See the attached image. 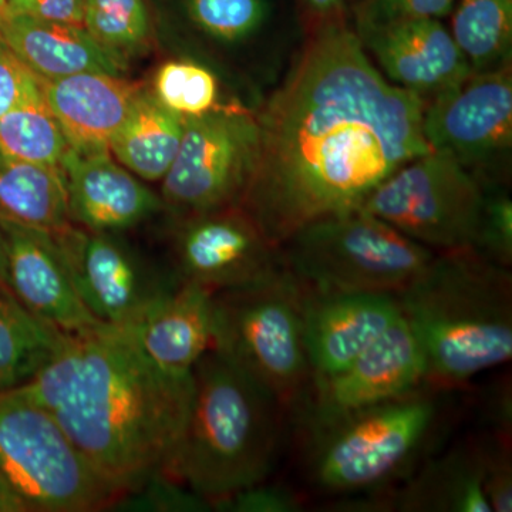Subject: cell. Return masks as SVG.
Returning <instances> with one entry per match:
<instances>
[{
  "instance_id": "6da1fadb",
  "label": "cell",
  "mask_w": 512,
  "mask_h": 512,
  "mask_svg": "<svg viewBox=\"0 0 512 512\" xmlns=\"http://www.w3.org/2000/svg\"><path fill=\"white\" fill-rule=\"evenodd\" d=\"M424 104L379 72L355 29L330 20L258 114V163L239 205L278 248L309 222L362 207L431 151Z\"/></svg>"
},
{
  "instance_id": "7a4b0ae2",
  "label": "cell",
  "mask_w": 512,
  "mask_h": 512,
  "mask_svg": "<svg viewBox=\"0 0 512 512\" xmlns=\"http://www.w3.org/2000/svg\"><path fill=\"white\" fill-rule=\"evenodd\" d=\"M15 390L52 413L121 498L164 473L190 413L192 375L158 369L127 326L99 325L67 335Z\"/></svg>"
},
{
  "instance_id": "3957f363",
  "label": "cell",
  "mask_w": 512,
  "mask_h": 512,
  "mask_svg": "<svg viewBox=\"0 0 512 512\" xmlns=\"http://www.w3.org/2000/svg\"><path fill=\"white\" fill-rule=\"evenodd\" d=\"M511 268L473 248L434 252L396 295L419 340L427 384L460 387L512 357Z\"/></svg>"
},
{
  "instance_id": "277c9868",
  "label": "cell",
  "mask_w": 512,
  "mask_h": 512,
  "mask_svg": "<svg viewBox=\"0 0 512 512\" xmlns=\"http://www.w3.org/2000/svg\"><path fill=\"white\" fill-rule=\"evenodd\" d=\"M281 410L251 377L208 350L192 370L190 413L164 476L210 505L268 480L278 454Z\"/></svg>"
},
{
  "instance_id": "5b68a950",
  "label": "cell",
  "mask_w": 512,
  "mask_h": 512,
  "mask_svg": "<svg viewBox=\"0 0 512 512\" xmlns=\"http://www.w3.org/2000/svg\"><path fill=\"white\" fill-rule=\"evenodd\" d=\"M430 384L308 433L309 471L323 493L352 497L387 490L416 467L439 427Z\"/></svg>"
},
{
  "instance_id": "8992f818",
  "label": "cell",
  "mask_w": 512,
  "mask_h": 512,
  "mask_svg": "<svg viewBox=\"0 0 512 512\" xmlns=\"http://www.w3.org/2000/svg\"><path fill=\"white\" fill-rule=\"evenodd\" d=\"M281 254L303 291L396 296L434 252L356 208L303 225L281 245Z\"/></svg>"
},
{
  "instance_id": "52a82bcc",
  "label": "cell",
  "mask_w": 512,
  "mask_h": 512,
  "mask_svg": "<svg viewBox=\"0 0 512 512\" xmlns=\"http://www.w3.org/2000/svg\"><path fill=\"white\" fill-rule=\"evenodd\" d=\"M212 350L293 410L311 367L302 330V289L284 268L264 281L212 295Z\"/></svg>"
},
{
  "instance_id": "ba28073f",
  "label": "cell",
  "mask_w": 512,
  "mask_h": 512,
  "mask_svg": "<svg viewBox=\"0 0 512 512\" xmlns=\"http://www.w3.org/2000/svg\"><path fill=\"white\" fill-rule=\"evenodd\" d=\"M0 493L20 512L111 510L120 498L52 413L18 390L0 393Z\"/></svg>"
},
{
  "instance_id": "9c48e42d",
  "label": "cell",
  "mask_w": 512,
  "mask_h": 512,
  "mask_svg": "<svg viewBox=\"0 0 512 512\" xmlns=\"http://www.w3.org/2000/svg\"><path fill=\"white\" fill-rule=\"evenodd\" d=\"M485 202V185L456 158L429 151L407 161L363 202L433 252L474 248Z\"/></svg>"
},
{
  "instance_id": "30bf717a",
  "label": "cell",
  "mask_w": 512,
  "mask_h": 512,
  "mask_svg": "<svg viewBox=\"0 0 512 512\" xmlns=\"http://www.w3.org/2000/svg\"><path fill=\"white\" fill-rule=\"evenodd\" d=\"M258 154V116L244 106L184 117L177 157L163 178L165 208L180 220L241 204Z\"/></svg>"
},
{
  "instance_id": "8fae6325",
  "label": "cell",
  "mask_w": 512,
  "mask_h": 512,
  "mask_svg": "<svg viewBox=\"0 0 512 512\" xmlns=\"http://www.w3.org/2000/svg\"><path fill=\"white\" fill-rule=\"evenodd\" d=\"M423 134L431 150L456 158L484 185L503 184L512 148L511 66L471 73L426 100Z\"/></svg>"
},
{
  "instance_id": "7c38bea8",
  "label": "cell",
  "mask_w": 512,
  "mask_h": 512,
  "mask_svg": "<svg viewBox=\"0 0 512 512\" xmlns=\"http://www.w3.org/2000/svg\"><path fill=\"white\" fill-rule=\"evenodd\" d=\"M427 384L419 340L403 316L348 366L311 377L296 404L301 426L311 433L367 407L389 402Z\"/></svg>"
},
{
  "instance_id": "4fadbf2b",
  "label": "cell",
  "mask_w": 512,
  "mask_h": 512,
  "mask_svg": "<svg viewBox=\"0 0 512 512\" xmlns=\"http://www.w3.org/2000/svg\"><path fill=\"white\" fill-rule=\"evenodd\" d=\"M55 237L74 288L103 325L131 326L180 281L161 278L117 232L70 225Z\"/></svg>"
},
{
  "instance_id": "5bb4252c",
  "label": "cell",
  "mask_w": 512,
  "mask_h": 512,
  "mask_svg": "<svg viewBox=\"0 0 512 512\" xmlns=\"http://www.w3.org/2000/svg\"><path fill=\"white\" fill-rule=\"evenodd\" d=\"M178 222L174 251L180 282L215 293L264 281L284 268L281 248L241 205Z\"/></svg>"
},
{
  "instance_id": "9a60e30c",
  "label": "cell",
  "mask_w": 512,
  "mask_h": 512,
  "mask_svg": "<svg viewBox=\"0 0 512 512\" xmlns=\"http://www.w3.org/2000/svg\"><path fill=\"white\" fill-rule=\"evenodd\" d=\"M0 232L6 288L26 311L64 335L103 325L80 299L52 234L6 221H0Z\"/></svg>"
},
{
  "instance_id": "2e32d148",
  "label": "cell",
  "mask_w": 512,
  "mask_h": 512,
  "mask_svg": "<svg viewBox=\"0 0 512 512\" xmlns=\"http://www.w3.org/2000/svg\"><path fill=\"white\" fill-rule=\"evenodd\" d=\"M355 32L379 72L424 101L473 73L440 19L402 20Z\"/></svg>"
},
{
  "instance_id": "e0dca14e",
  "label": "cell",
  "mask_w": 512,
  "mask_h": 512,
  "mask_svg": "<svg viewBox=\"0 0 512 512\" xmlns=\"http://www.w3.org/2000/svg\"><path fill=\"white\" fill-rule=\"evenodd\" d=\"M302 289V288H301ZM402 316L396 296L302 289V330L311 377L338 372Z\"/></svg>"
},
{
  "instance_id": "ac0fdd59",
  "label": "cell",
  "mask_w": 512,
  "mask_h": 512,
  "mask_svg": "<svg viewBox=\"0 0 512 512\" xmlns=\"http://www.w3.org/2000/svg\"><path fill=\"white\" fill-rule=\"evenodd\" d=\"M73 224L96 232L126 231L153 217L164 207L147 185L110 153L69 151L63 164Z\"/></svg>"
},
{
  "instance_id": "d6986e66",
  "label": "cell",
  "mask_w": 512,
  "mask_h": 512,
  "mask_svg": "<svg viewBox=\"0 0 512 512\" xmlns=\"http://www.w3.org/2000/svg\"><path fill=\"white\" fill-rule=\"evenodd\" d=\"M40 86L67 143L79 154L110 153L111 138L141 92L137 84L104 73L40 79Z\"/></svg>"
},
{
  "instance_id": "ffe728a7",
  "label": "cell",
  "mask_w": 512,
  "mask_h": 512,
  "mask_svg": "<svg viewBox=\"0 0 512 512\" xmlns=\"http://www.w3.org/2000/svg\"><path fill=\"white\" fill-rule=\"evenodd\" d=\"M212 295L202 286L180 282L127 326L148 359L167 375L190 377L212 349Z\"/></svg>"
},
{
  "instance_id": "44dd1931",
  "label": "cell",
  "mask_w": 512,
  "mask_h": 512,
  "mask_svg": "<svg viewBox=\"0 0 512 512\" xmlns=\"http://www.w3.org/2000/svg\"><path fill=\"white\" fill-rule=\"evenodd\" d=\"M0 37L40 79L80 73L121 76L124 72V60L107 52L80 25L0 10Z\"/></svg>"
},
{
  "instance_id": "7402d4cb",
  "label": "cell",
  "mask_w": 512,
  "mask_h": 512,
  "mask_svg": "<svg viewBox=\"0 0 512 512\" xmlns=\"http://www.w3.org/2000/svg\"><path fill=\"white\" fill-rule=\"evenodd\" d=\"M389 505L402 512H493L480 444H460L427 460L389 495Z\"/></svg>"
},
{
  "instance_id": "603a6c76",
  "label": "cell",
  "mask_w": 512,
  "mask_h": 512,
  "mask_svg": "<svg viewBox=\"0 0 512 512\" xmlns=\"http://www.w3.org/2000/svg\"><path fill=\"white\" fill-rule=\"evenodd\" d=\"M0 221L49 234L70 227L63 168L0 154Z\"/></svg>"
},
{
  "instance_id": "cb8c5ba5",
  "label": "cell",
  "mask_w": 512,
  "mask_h": 512,
  "mask_svg": "<svg viewBox=\"0 0 512 512\" xmlns=\"http://www.w3.org/2000/svg\"><path fill=\"white\" fill-rule=\"evenodd\" d=\"M184 117L163 106L153 93L138 94L110 141L114 157L140 180L160 181L177 157Z\"/></svg>"
},
{
  "instance_id": "d4e9b609",
  "label": "cell",
  "mask_w": 512,
  "mask_h": 512,
  "mask_svg": "<svg viewBox=\"0 0 512 512\" xmlns=\"http://www.w3.org/2000/svg\"><path fill=\"white\" fill-rule=\"evenodd\" d=\"M67 335L26 311L0 291V393L30 382L62 348Z\"/></svg>"
},
{
  "instance_id": "484cf974",
  "label": "cell",
  "mask_w": 512,
  "mask_h": 512,
  "mask_svg": "<svg viewBox=\"0 0 512 512\" xmlns=\"http://www.w3.org/2000/svg\"><path fill=\"white\" fill-rule=\"evenodd\" d=\"M451 36L473 73L511 66L512 0H460Z\"/></svg>"
},
{
  "instance_id": "4316f807",
  "label": "cell",
  "mask_w": 512,
  "mask_h": 512,
  "mask_svg": "<svg viewBox=\"0 0 512 512\" xmlns=\"http://www.w3.org/2000/svg\"><path fill=\"white\" fill-rule=\"evenodd\" d=\"M70 148L42 86L0 117V154L26 163L62 168Z\"/></svg>"
},
{
  "instance_id": "83f0119b",
  "label": "cell",
  "mask_w": 512,
  "mask_h": 512,
  "mask_svg": "<svg viewBox=\"0 0 512 512\" xmlns=\"http://www.w3.org/2000/svg\"><path fill=\"white\" fill-rule=\"evenodd\" d=\"M83 28L111 55L126 59L140 52L150 36L144 0H86Z\"/></svg>"
},
{
  "instance_id": "f1b7e54d",
  "label": "cell",
  "mask_w": 512,
  "mask_h": 512,
  "mask_svg": "<svg viewBox=\"0 0 512 512\" xmlns=\"http://www.w3.org/2000/svg\"><path fill=\"white\" fill-rule=\"evenodd\" d=\"M154 96L163 106L183 117H198L220 109V83L204 64L171 60L158 69Z\"/></svg>"
},
{
  "instance_id": "f546056e",
  "label": "cell",
  "mask_w": 512,
  "mask_h": 512,
  "mask_svg": "<svg viewBox=\"0 0 512 512\" xmlns=\"http://www.w3.org/2000/svg\"><path fill=\"white\" fill-rule=\"evenodd\" d=\"M192 22L205 35L222 43L254 36L269 15L268 0H187Z\"/></svg>"
},
{
  "instance_id": "4dcf8cb0",
  "label": "cell",
  "mask_w": 512,
  "mask_h": 512,
  "mask_svg": "<svg viewBox=\"0 0 512 512\" xmlns=\"http://www.w3.org/2000/svg\"><path fill=\"white\" fill-rule=\"evenodd\" d=\"M473 249L485 258L511 268L512 201L504 184L485 185L483 218Z\"/></svg>"
},
{
  "instance_id": "1f68e13d",
  "label": "cell",
  "mask_w": 512,
  "mask_h": 512,
  "mask_svg": "<svg viewBox=\"0 0 512 512\" xmlns=\"http://www.w3.org/2000/svg\"><path fill=\"white\" fill-rule=\"evenodd\" d=\"M113 507L114 510L126 511H212L205 498L164 474L151 478L137 491L123 495Z\"/></svg>"
},
{
  "instance_id": "d6a6232c",
  "label": "cell",
  "mask_w": 512,
  "mask_h": 512,
  "mask_svg": "<svg viewBox=\"0 0 512 512\" xmlns=\"http://www.w3.org/2000/svg\"><path fill=\"white\" fill-rule=\"evenodd\" d=\"M457 0H362L356 9V29L413 19H443Z\"/></svg>"
},
{
  "instance_id": "836d02e7",
  "label": "cell",
  "mask_w": 512,
  "mask_h": 512,
  "mask_svg": "<svg viewBox=\"0 0 512 512\" xmlns=\"http://www.w3.org/2000/svg\"><path fill=\"white\" fill-rule=\"evenodd\" d=\"M484 464V490L493 512L512 511L511 437L495 434L480 441Z\"/></svg>"
},
{
  "instance_id": "e575fe53",
  "label": "cell",
  "mask_w": 512,
  "mask_h": 512,
  "mask_svg": "<svg viewBox=\"0 0 512 512\" xmlns=\"http://www.w3.org/2000/svg\"><path fill=\"white\" fill-rule=\"evenodd\" d=\"M211 508L227 512H298L303 505L291 488L262 481L215 501Z\"/></svg>"
},
{
  "instance_id": "d590c367",
  "label": "cell",
  "mask_w": 512,
  "mask_h": 512,
  "mask_svg": "<svg viewBox=\"0 0 512 512\" xmlns=\"http://www.w3.org/2000/svg\"><path fill=\"white\" fill-rule=\"evenodd\" d=\"M40 87V79L0 37V117Z\"/></svg>"
},
{
  "instance_id": "8d00e7d4",
  "label": "cell",
  "mask_w": 512,
  "mask_h": 512,
  "mask_svg": "<svg viewBox=\"0 0 512 512\" xmlns=\"http://www.w3.org/2000/svg\"><path fill=\"white\" fill-rule=\"evenodd\" d=\"M86 0H6L3 12L83 26Z\"/></svg>"
},
{
  "instance_id": "74e56055",
  "label": "cell",
  "mask_w": 512,
  "mask_h": 512,
  "mask_svg": "<svg viewBox=\"0 0 512 512\" xmlns=\"http://www.w3.org/2000/svg\"><path fill=\"white\" fill-rule=\"evenodd\" d=\"M348 2L349 0H306L309 8L322 16H335Z\"/></svg>"
},
{
  "instance_id": "f35d334b",
  "label": "cell",
  "mask_w": 512,
  "mask_h": 512,
  "mask_svg": "<svg viewBox=\"0 0 512 512\" xmlns=\"http://www.w3.org/2000/svg\"><path fill=\"white\" fill-rule=\"evenodd\" d=\"M6 288V258L5 247H3L2 232H0V291Z\"/></svg>"
},
{
  "instance_id": "ab89813d",
  "label": "cell",
  "mask_w": 512,
  "mask_h": 512,
  "mask_svg": "<svg viewBox=\"0 0 512 512\" xmlns=\"http://www.w3.org/2000/svg\"><path fill=\"white\" fill-rule=\"evenodd\" d=\"M0 512H19V508L12 501L8 500L5 495L0 494Z\"/></svg>"
},
{
  "instance_id": "60d3db41",
  "label": "cell",
  "mask_w": 512,
  "mask_h": 512,
  "mask_svg": "<svg viewBox=\"0 0 512 512\" xmlns=\"http://www.w3.org/2000/svg\"><path fill=\"white\" fill-rule=\"evenodd\" d=\"M6 0H0V10H3L5 8Z\"/></svg>"
},
{
  "instance_id": "b9f144b4",
  "label": "cell",
  "mask_w": 512,
  "mask_h": 512,
  "mask_svg": "<svg viewBox=\"0 0 512 512\" xmlns=\"http://www.w3.org/2000/svg\"><path fill=\"white\" fill-rule=\"evenodd\" d=\"M0 494L5 495V494H3V493H0ZM5 497H6V495H5ZM6 498H8V497H6ZM8 500H9V498H8ZM10 501H12V500H10ZM12 503H13V501H12ZM13 504H15V503H13ZM15 505H16V504H15ZM16 507H18V505H16ZM18 508H19V507H18ZM19 512H20V510H19Z\"/></svg>"
}]
</instances>
